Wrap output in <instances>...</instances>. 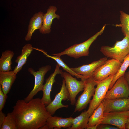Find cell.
Listing matches in <instances>:
<instances>
[{
	"label": "cell",
	"instance_id": "cell-1",
	"mask_svg": "<svg viewBox=\"0 0 129 129\" xmlns=\"http://www.w3.org/2000/svg\"><path fill=\"white\" fill-rule=\"evenodd\" d=\"M41 99H33L27 102L18 100L11 113L16 120L17 129H38L45 124L51 115Z\"/></svg>",
	"mask_w": 129,
	"mask_h": 129
},
{
	"label": "cell",
	"instance_id": "cell-2",
	"mask_svg": "<svg viewBox=\"0 0 129 129\" xmlns=\"http://www.w3.org/2000/svg\"><path fill=\"white\" fill-rule=\"evenodd\" d=\"M106 25V24H105L99 31L86 41L80 43L74 44L61 53L54 54L53 55L59 57L63 55H67L76 59L88 56L90 46L97 37L103 32Z\"/></svg>",
	"mask_w": 129,
	"mask_h": 129
},
{
	"label": "cell",
	"instance_id": "cell-3",
	"mask_svg": "<svg viewBox=\"0 0 129 129\" xmlns=\"http://www.w3.org/2000/svg\"><path fill=\"white\" fill-rule=\"evenodd\" d=\"M100 51L107 57L122 63L125 57L129 54V37H124L122 40L117 41L112 46H103Z\"/></svg>",
	"mask_w": 129,
	"mask_h": 129
},
{
	"label": "cell",
	"instance_id": "cell-4",
	"mask_svg": "<svg viewBox=\"0 0 129 129\" xmlns=\"http://www.w3.org/2000/svg\"><path fill=\"white\" fill-rule=\"evenodd\" d=\"M114 75L109 76L107 78L97 82V86L92 99L91 100L87 111L90 116L104 99Z\"/></svg>",
	"mask_w": 129,
	"mask_h": 129
},
{
	"label": "cell",
	"instance_id": "cell-5",
	"mask_svg": "<svg viewBox=\"0 0 129 129\" xmlns=\"http://www.w3.org/2000/svg\"><path fill=\"white\" fill-rule=\"evenodd\" d=\"M97 82L92 76L87 78L85 81V86L82 93L79 96L75 104L74 112L81 111L86 108L93 96L95 91V86Z\"/></svg>",
	"mask_w": 129,
	"mask_h": 129
},
{
	"label": "cell",
	"instance_id": "cell-6",
	"mask_svg": "<svg viewBox=\"0 0 129 129\" xmlns=\"http://www.w3.org/2000/svg\"><path fill=\"white\" fill-rule=\"evenodd\" d=\"M122 63L114 59L107 60L96 70L92 77L96 82L105 79L110 75H115Z\"/></svg>",
	"mask_w": 129,
	"mask_h": 129
},
{
	"label": "cell",
	"instance_id": "cell-7",
	"mask_svg": "<svg viewBox=\"0 0 129 129\" xmlns=\"http://www.w3.org/2000/svg\"><path fill=\"white\" fill-rule=\"evenodd\" d=\"M61 75L65 80V86L69 93L70 104L74 105L76 102L77 95L84 90L85 80L78 81L67 72H62Z\"/></svg>",
	"mask_w": 129,
	"mask_h": 129
},
{
	"label": "cell",
	"instance_id": "cell-8",
	"mask_svg": "<svg viewBox=\"0 0 129 129\" xmlns=\"http://www.w3.org/2000/svg\"><path fill=\"white\" fill-rule=\"evenodd\" d=\"M51 69V66L49 65L39 68L37 71H35L32 68L28 69V71L34 77L35 83L33 89L24 99V100L26 102H27L33 99V97L39 91H42L45 76Z\"/></svg>",
	"mask_w": 129,
	"mask_h": 129
},
{
	"label": "cell",
	"instance_id": "cell-9",
	"mask_svg": "<svg viewBox=\"0 0 129 129\" xmlns=\"http://www.w3.org/2000/svg\"><path fill=\"white\" fill-rule=\"evenodd\" d=\"M108 90L104 99H113L129 97V85L124 75L116 81Z\"/></svg>",
	"mask_w": 129,
	"mask_h": 129
},
{
	"label": "cell",
	"instance_id": "cell-10",
	"mask_svg": "<svg viewBox=\"0 0 129 129\" xmlns=\"http://www.w3.org/2000/svg\"><path fill=\"white\" fill-rule=\"evenodd\" d=\"M101 124L115 126L119 129H125V124L129 118V110L120 112L104 113Z\"/></svg>",
	"mask_w": 129,
	"mask_h": 129
},
{
	"label": "cell",
	"instance_id": "cell-11",
	"mask_svg": "<svg viewBox=\"0 0 129 129\" xmlns=\"http://www.w3.org/2000/svg\"><path fill=\"white\" fill-rule=\"evenodd\" d=\"M69 92L65 86V82L64 79L59 92L56 95L54 100L48 105L45 107L47 111L51 116H53L58 109L62 108H67L68 105L63 104L62 101H65L69 99Z\"/></svg>",
	"mask_w": 129,
	"mask_h": 129
},
{
	"label": "cell",
	"instance_id": "cell-12",
	"mask_svg": "<svg viewBox=\"0 0 129 129\" xmlns=\"http://www.w3.org/2000/svg\"><path fill=\"white\" fill-rule=\"evenodd\" d=\"M104 113L120 112L129 110V98L104 99Z\"/></svg>",
	"mask_w": 129,
	"mask_h": 129
},
{
	"label": "cell",
	"instance_id": "cell-13",
	"mask_svg": "<svg viewBox=\"0 0 129 129\" xmlns=\"http://www.w3.org/2000/svg\"><path fill=\"white\" fill-rule=\"evenodd\" d=\"M60 66L57 64L54 72L46 79L45 84L43 85L42 91L43 95L41 99L42 102L45 106L49 104L52 101L50 94L53 84L55 82V77L58 74H61L63 72L60 69Z\"/></svg>",
	"mask_w": 129,
	"mask_h": 129
},
{
	"label": "cell",
	"instance_id": "cell-14",
	"mask_svg": "<svg viewBox=\"0 0 129 129\" xmlns=\"http://www.w3.org/2000/svg\"><path fill=\"white\" fill-rule=\"evenodd\" d=\"M107 60V57H104L88 64L70 68L76 74L83 76L87 79L92 76L94 72L97 68L105 63Z\"/></svg>",
	"mask_w": 129,
	"mask_h": 129
},
{
	"label": "cell",
	"instance_id": "cell-15",
	"mask_svg": "<svg viewBox=\"0 0 129 129\" xmlns=\"http://www.w3.org/2000/svg\"><path fill=\"white\" fill-rule=\"evenodd\" d=\"M73 118L71 117L63 118L50 115L47 118L45 124L48 129H60L62 128L68 129L71 126Z\"/></svg>",
	"mask_w": 129,
	"mask_h": 129
},
{
	"label": "cell",
	"instance_id": "cell-16",
	"mask_svg": "<svg viewBox=\"0 0 129 129\" xmlns=\"http://www.w3.org/2000/svg\"><path fill=\"white\" fill-rule=\"evenodd\" d=\"M57 8L53 6H49L47 12L44 14L43 25L39 30L40 32L43 34L49 33L51 31V26L53 19L57 18L59 19L60 16L55 13Z\"/></svg>",
	"mask_w": 129,
	"mask_h": 129
},
{
	"label": "cell",
	"instance_id": "cell-17",
	"mask_svg": "<svg viewBox=\"0 0 129 129\" xmlns=\"http://www.w3.org/2000/svg\"><path fill=\"white\" fill-rule=\"evenodd\" d=\"M16 78V74L13 71H0V85L5 95L9 92Z\"/></svg>",
	"mask_w": 129,
	"mask_h": 129
},
{
	"label": "cell",
	"instance_id": "cell-18",
	"mask_svg": "<svg viewBox=\"0 0 129 129\" xmlns=\"http://www.w3.org/2000/svg\"><path fill=\"white\" fill-rule=\"evenodd\" d=\"M44 14L41 11L35 14L30 20L28 27L27 33L25 39L26 41L30 40L32 34L36 30H40L43 25Z\"/></svg>",
	"mask_w": 129,
	"mask_h": 129
},
{
	"label": "cell",
	"instance_id": "cell-19",
	"mask_svg": "<svg viewBox=\"0 0 129 129\" xmlns=\"http://www.w3.org/2000/svg\"><path fill=\"white\" fill-rule=\"evenodd\" d=\"M33 49L32 45L29 43L27 44L23 47L21 55L17 57L15 61L17 63V65L13 70L15 74H16L21 70Z\"/></svg>",
	"mask_w": 129,
	"mask_h": 129
},
{
	"label": "cell",
	"instance_id": "cell-20",
	"mask_svg": "<svg viewBox=\"0 0 129 129\" xmlns=\"http://www.w3.org/2000/svg\"><path fill=\"white\" fill-rule=\"evenodd\" d=\"M90 117L87 111L85 110L79 115L73 118L72 125L68 129H86Z\"/></svg>",
	"mask_w": 129,
	"mask_h": 129
},
{
	"label": "cell",
	"instance_id": "cell-21",
	"mask_svg": "<svg viewBox=\"0 0 129 129\" xmlns=\"http://www.w3.org/2000/svg\"><path fill=\"white\" fill-rule=\"evenodd\" d=\"M14 54L12 51L7 50L2 53L0 58V71H8L11 70V59Z\"/></svg>",
	"mask_w": 129,
	"mask_h": 129
},
{
	"label": "cell",
	"instance_id": "cell-22",
	"mask_svg": "<svg viewBox=\"0 0 129 129\" xmlns=\"http://www.w3.org/2000/svg\"><path fill=\"white\" fill-rule=\"evenodd\" d=\"M104 106L103 100L89 118L88 126L98 125L101 124L103 118Z\"/></svg>",
	"mask_w": 129,
	"mask_h": 129
},
{
	"label": "cell",
	"instance_id": "cell-23",
	"mask_svg": "<svg viewBox=\"0 0 129 129\" xmlns=\"http://www.w3.org/2000/svg\"><path fill=\"white\" fill-rule=\"evenodd\" d=\"M38 51L42 52L47 57L51 58L54 60L64 70L66 71V72L70 73L73 76H75L77 78H80L81 80L83 81H85L86 79L84 76L75 73L64 62L63 60L60 58V57L56 56H50L48 55L46 52L42 49H39Z\"/></svg>",
	"mask_w": 129,
	"mask_h": 129
},
{
	"label": "cell",
	"instance_id": "cell-24",
	"mask_svg": "<svg viewBox=\"0 0 129 129\" xmlns=\"http://www.w3.org/2000/svg\"><path fill=\"white\" fill-rule=\"evenodd\" d=\"M120 24H116V26L121 27V30L124 37H129V14L123 11H120Z\"/></svg>",
	"mask_w": 129,
	"mask_h": 129
},
{
	"label": "cell",
	"instance_id": "cell-25",
	"mask_svg": "<svg viewBox=\"0 0 129 129\" xmlns=\"http://www.w3.org/2000/svg\"><path fill=\"white\" fill-rule=\"evenodd\" d=\"M129 66V54L125 58L118 72L114 75L109 86V90L112 87L116 81L119 78L124 75L125 71Z\"/></svg>",
	"mask_w": 129,
	"mask_h": 129
},
{
	"label": "cell",
	"instance_id": "cell-26",
	"mask_svg": "<svg viewBox=\"0 0 129 129\" xmlns=\"http://www.w3.org/2000/svg\"><path fill=\"white\" fill-rule=\"evenodd\" d=\"M0 129H17L16 122L11 113H8Z\"/></svg>",
	"mask_w": 129,
	"mask_h": 129
},
{
	"label": "cell",
	"instance_id": "cell-27",
	"mask_svg": "<svg viewBox=\"0 0 129 129\" xmlns=\"http://www.w3.org/2000/svg\"><path fill=\"white\" fill-rule=\"evenodd\" d=\"M7 97V95L5 94L0 85V111L4 108Z\"/></svg>",
	"mask_w": 129,
	"mask_h": 129
},
{
	"label": "cell",
	"instance_id": "cell-28",
	"mask_svg": "<svg viewBox=\"0 0 129 129\" xmlns=\"http://www.w3.org/2000/svg\"><path fill=\"white\" fill-rule=\"evenodd\" d=\"M118 127L113 125L101 124L98 125L97 129H119Z\"/></svg>",
	"mask_w": 129,
	"mask_h": 129
},
{
	"label": "cell",
	"instance_id": "cell-29",
	"mask_svg": "<svg viewBox=\"0 0 129 129\" xmlns=\"http://www.w3.org/2000/svg\"><path fill=\"white\" fill-rule=\"evenodd\" d=\"M6 116L5 114L2 112V110L0 111V128L2 126Z\"/></svg>",
	"mask_w": 129,
	"mask_h": 129
},
{
	"label": "cell",
	"instance_id": "cell-30",
	"mask_svg": "<svg viewBox=\"0 0 129 129\" xmlns=\"http://www.w3.org/2000/svg\"><path fill=\"white\" fill-rule=\"evenodd\" d=\"M124 76L129 85V70L124 74Z\"/></svg>",
	"mask_w": 129,
	"mask_h": 129
},
{
	"label": "cell",
	"instance_id": "cell-31",
	"mask_svg": "<svg viewBox=\"0 0 129 129\" xmlns=\"http://www.w3.org/2000/svg\"><path fill=\"white\" fill-rule=\"evenodd\" d=\"M125 129H129V118L127 119L125 124Z\"/></svg>",
	"mask_w": 129,
	"mask_h": 129
},
{
	"label": "cell",
	"instance_id": "cell-32",
	"mask_svg": "<svg viewBox=\"0 0 129 129\" xmlns=\"http://www.w3.org/2000/svg\"><path fill=\"white\" fill-rule=\"evenodd\" d=\"M98 125L87 126L86 129H97Z\"/></svg>",
	"mask_w": 129,
	"mask_h": 129
}]
</instances>
